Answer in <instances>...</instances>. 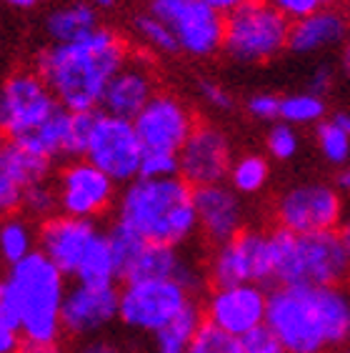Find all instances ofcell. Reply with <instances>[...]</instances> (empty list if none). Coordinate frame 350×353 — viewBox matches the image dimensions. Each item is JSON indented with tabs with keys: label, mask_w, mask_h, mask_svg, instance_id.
Here are the masks:
<instances>
[{
	"label": "cell",
	"mask_w": 350,
	"mask_h": 353,
	"mask_svg": "<svg viewBox=\"0 0 350 353\" xmlns=\"http://www.w3.org/2000/svg\"><path fill=\"white\" fill-rule=\"evenodd\" d=\"M128 63V43L110 28H98L73 43H50L35 55V73L63 108L93 113L118 70Z\"/></svg>",
	"instance_id": "obj_1"
},
{
	"label": "cell",
	"mask_w": 350,
	"mask_h": 353,
	"mask_svg": "<svg viewBox=\"0 0 350 353\" xmlns=\"http://www.w3.org/2000/svg\"><path fill=\"white\" fill-rule=\"evenodd\" d=\"M350 296L340 285H278L265 326L288 353H325L348 343Z\"/></svg>",
	"instance_id": "obj_2"
},
{
	"label": "cell",
	"mask_w": 350,
	"mask_h": 353,
	"mask_svg": "<svg viewBox=\"0 0 350 353\" xmlns=\"http://www.w3.org/2000/svg\"><path fill=\"white\" fill-rule=\"evenodd\" d=\"M118 223L150 243L183 245L198 231L196 188L181 176L143 178L125 183L118 196Z\"/></svg>",
	"instance_id": "obj_3"
},
{
	"label": "cell",
	"mask_w": 350,
	"mask_h": 353,
	"mask_svg": "<svg viewBox=\"0 0 350 353\" xmlns=\"http://www.w3.org/2000/svg\"><path fill=\"white\" fill-rule=\"evenodd\" d=\"M65 293V273L41 251L8 265L0 283V296L21 316L25 341L38 343H58L61 339Z\"/></svg>",
	"instance_id": "obj_4"
},
{
	"label": "cell",
	"mask_w": 350,
	"mask_h": 353,
	"mask_svg": "<svg viewBox=\"0 0 350 353\" xmlns=\"http://www.w3.org/2000/svg\"><path fill=\"white\" fill-rule=\"evenodd\" d=\"M273 281L278 285H340L350 273V253L340 231L298 236L285 228L270 233Z\"/></svg>",
	"instance_id": "obj_5"
},
{
	"label": "cell",
	"mask_w": 350,
	"mask_h": 353,
	"mask_svg": "<svg viewBox=\"0 0 350 353\" xmlns=\"http://www.w3.org/2000/svg\"><path fill=\"white\" fill-rule=\"evenodd\" d=\"M290 26L270 0H250L225 18L223 50L238 63H268L288 48Z\"/></svg>",
	"instance_id": "obj_6"
},
{
	"label": "cell",
	"mask_w": 350,
	"mask_h": 353,
	"mask_svg": "<svg viewBox=\"0 0 350 353\" xmlns=\"http://www.w3.org/2000/svg\"><path fill=\"white\" fill-rule=\"evenodd\" d=\"M193 303V293L175 279L125 281L121 288V321L125 328L158 333Z\"/></svg>",
	"instance_id": "obj_7"
},
{
	"label": "cell",
	"mask_w": 350,
	"mask_h": 353,
	"mask_svg": "<svg viewBox=\"0 0 350 353\" xmlns=\"http://www.w3.org/2000/svg\"><path fill=\"white\" fill-rule=\"evenodd\" d=\"M63 105L35 70L8 75L0 90V128L8 141H23L45 125Z\"/></svg>",
	"instance_id": "obj_8"
},
{
	"label": "cell",
	"mask_w": 350,
	"mask_h": 353,
	"mask_svg": "<svg viewBox=\"0 0 350 353\" xmlns=\"http://www.w3.org/2000/svg\"><path fill=\"white\" fill-rule=\"evenodd\" d=\"M148 13L161 18L173 30L183 53L208 58L223 50L225 15L203 0H148Z\"/></svg>",
	"instance_id": "obj_9"
},
{
	"label": "cell",
	"mask_w": 350,
	"mask_h": 353,
	"mask_svg": "<svg viewBox=\"0 0 350 353\" xmlns=\"http://www.w3.org/2000/svg\"><path fill=\"white\" fill-rule=\"evenodd\" d=\"M213 285L265 283L273 281V243L270 233L243 228L236 238L218 245L208 265Z\"/></svg>",
	"instance_id": "obj_10"
},
{
	"label": "cell",
	"mask_w": 350,
	"mask_h": 353,
	"mask_svg": "<svg viewBox=\"0 0 350 353\" xmlns=\"http://www.w3.org/2000/svg\"><path fill=\"white\" fill-rule=\"evenodd\" d=\"M276 218L280 228L298 236L336 231L343 225V201L328 183H300L278 196Z\"/></svg>",
	"instance_id": "obj_11"
},
{
	"label": "cell",
	"mask_w": 350,
	"mask_h": 353,
	"mask_svg": "<svg viewBox=\"0 0 350 353\" xmlns=\"http://www.w3.org/2000/svg\"><path fill=\"white\" fill-rule=\"evenodd\" d=\"M88 161L108 173L115 183H130L141 176L143 143L135 133L133 121L118 118L110 113H98Z\"/></svg>",
	"instance_id": "obj_12"
},
{
	"label": "cell",
	"mask_w": 350,
	"mask_h": 353,
	"mask_svg": "<svg viewBox=\"0 0 350 353\" xmlns=\"http://www.w3.org/2000/svg\"><path fill=\"white\" fill-rule=\"evenodd\" d=\"M55 188H58L61 213L73 218L95 221L115 203V181L88 158L70 161L58 173Z\"/></svg>",
	"instance_id": "obj_13"
},
{
	"label": "cell",
	"mask_w": 350,
	"mask_h": 353,
	"mask_svg": "<svg viewBox=\"0 0 350 353\" xmlns=\"http://www.w3.org/2000/svg\"><path fill=\"white\" fill-rule=\"evenodd\" d=\"M133 125L143 143V150L181 153L198 123L178 95L155 93L148 105L133 118Z\"/></svg>",
	"instance_id": "obj_14"
},
{
	"label": "cell",
	"mask_w": 350,
	"mask_h": 353,
	"mask_svg": "<svg viewBox=\"0 0 350 353\" xmlns=\"http://www.w3.org/2000/svg\"><path fill=\"white\" fill-rule=\"evenodd\" d=\"M203 316L213 326L243 339L245 333L265 326L268 293L262 291L260 283L213 285L203 306Z\"/></svg>",
	"instance_id": "obj_15"
},
{
	"label": "cell",
	"mask_w": 350,
	"mask_h": 353,
	"mask_svg": "<svg viewBox=\"0 0 350 353\" xmlns=\"http://www.w3.org/2000/svg\"><path fill=\"white\" fill-rule=\"evenodd\" d=\"M121 291L115 285L75 283L63 301V331L73 339H93L118 321Z\"/></svg>",
	"instance_id": "obj_16"
},
{
	"label": "cell",
	"mask_w": 350,
	"mask_h": 353,
	"mask_svg": "<svg viewBox=\"0 0 350 353\" xmlns=\"http://www.w3.org/2000/svg\"><path fill=\"white\" fill-rule=\"evenodd\" d=\"M230 165L233 156L228 136L210 123H198L181 148V178H185L193 188L223 183Z\"/></svg>",
	"instance_id": "obj_17"
},
{
	"label": "cell",
	"mask_w": 350,
	"mask_h": 353,
	"mask_svg": "<svg viewBox=\"0 0 350 353\" xmlns=\"http://www.w3.org/2000/svg\"><path fill=\"white\" fill-rule=\"evenodd\" d=\"M101 233L103 231L90 218L55 213L38 225V251L45 253L65 276H75L83 256Z\"/></svg>",
	"instance_id": "obj_18"
},
{
	"label": "cell",
	"mask_w": 350,
	"mask_h": 353,
	"mask_svg": "<svg viewBox=\"0 0 350 353\" xmlns=\"http://www.w3.org/2000/svg\"><path fill=\"white\" fill-rule=\"evenodd\" d=\"M50 163L53 161L38 156L15 141H8L0 148V208L3 213L13 216L15 211H21L25 190L41 181H48Z\"/></svg>",
	"instance_id": "obj_19"
},
{
	"label": "cell",
	"mask_w": 350,
	"mask_h": 353,
	"mask_svg": "<svg viewBox=\"0 0 350 353\" xmlns=\"http://www.w3.org/2000/svg\"><path fill=\"white\" fill-rule=\"evenodd\" d=\"M238 196L240 193L223 183L196 188L198 231L208 241L220 245L243 231V203Z\"/></svg>",
	"instance_id": "obj_20"
},
{
	"label": "cell",
	"mask_w": 350,
	"mask_h": 353,
	"mask_svg": "<svg viewBox=\"0 0 350 353\" xmlns=\"http://www.w3.org/2000/svg\"><path fill=\"white\" fill-rule=\"evenodd\" d=\"M155 93L158 90H155V78H153V70H150V61L138 55V58H128V63L110 81L108 90L103 95L101 108L103 113L133 121L148 105Z\"/></svg>",
	"instance_id": "obj_21"
},
{
	"label": "cell",
	"mask_w": 350,
	"mask_h": 353,
	"mask_svg": "<svg viewBox=\"0 0 350 353\" xmlns=\"http://www.w3.org/2000/svg\"><path fill=\"white\" fill-rule=\"evenodd\" d=\"M350 23L348 15L340 8H330L323 13L308 15L303 21H296L290 26L288 50L296 55L320 53L325 48H336L348 38Z\"/></svg>",
	"instance_id": "obj_22"
},
{
	"label": "cell",
	"mask_w": 350,
	"mask_h": 353,
	"mask_svg": "<svg viewBox=\"0 0 350 353\" xmlns=\"http://www.w3.org/2000/svg\"><path fill=\"white\" fill-rule=\"evenodd\" d=\"M98 13L90 3H68L50 10L45 18V33L50 43H73L81 41L93 30H98Z\"/></svg>",
	"instance_id": "obj_23"
},
{
	"label": "cell",
	"mask_w": 350,
	"mask_h": 353,
	"mask_svg": "<svg viewBox=\"0 0 350 353\" xmlns=\"http://www.w3.org/2000/svg\"><path fill=\"white\" fill-rule=\"evenodd\" d=\"M73 279L75 283H88V285H115V281L121 279L118 261H115L113 248H110L108 233H101V236L95 238L93 245L83 256Z\"/></svg>",
	"instance_id": "obj_24"
},
{
	"label": "cell",
	"mask_w": 350,
	"mask_h": 353,
	"mask_svg": "<svg viewBox=\"0 0 350 353\" xmlns=\"http://www.w3.org/2000/svg\"><path fill=\"white\" fill-rule=\"evenodd\" d=\"M203 321H205L203 311L196 303H190L178 319H173L163 331L155 333V353H188Z\"/></svg>",
	"instance_id": "obj_25"
},
{
	"label": "cell",
	"mask_w": 350,
	"mask_h": 353,
	"mask_svg": "<svg viewBox=\"0 0 350 353\" xmlns=\"http://www.w3.org/2000/svg\"><path fill=\"white\" fill-rule=\"evenodd\" d=\"M38 251V231L21 216H8L0 225V256L8 265L28 259Z\"/></svg>",
	"instance_id": "obj_26"
},
{
	"label": "cell",
	"mask_w": 350,
	"mask_h": 353,
	"mask_svg": "<svg viewBox=\"0 0 350 353\" xmlns=\"http://www.w3.org/2000/svg\"><path fill=\"white\" fill-rule=\"evenodd\" d=\"M268 178H270V165L258 153H245V156L236 158L228 173L230 188L236 190V193H240V196H253V193L262 190L265 183H268Z\"/></svg>",
	"instance_id": "obj_27"
},
{
	"label": "cell",
	"mask_w": 350,
	"mask_h": 353,
	"mask_svg": "<svg viewBox=\"0 0 350 353\" xmlns=\"http://www.w3.org/2000/svg\"><path fill=\"white\" fill-rule=\"evenodd\" d=\"M325 116V101L323 95H316L310 90L293 93L280 98V121L290 125H318L320 118Z\"/></svg>",
	"instance_id": "obj_28"
},
{
	"label": "cell",
	"mask_w": 350,
	"mask_h": 353,
	"mask_svg": "<svg viewBox=\"0 0 350 353\" xmlns=\"http://www.w3.org/2000/svg\"><path fill=\"white\" fill-rule=\"evenodd\" d=\"M318 148L330 165H348L350 161V133H345L333 118L320 121L316 128Z\"/></svg>",
	"instance_id": "obj_29"
},
{
	"label": "cell",
	"mask_w": 350,
	"mask_h": 353,
	"mask_svg": "<svg viewBox=\"0 0 350 353\" xmlns=\"http://www.w3.org/2000/svg\"><path fill=\"white\" fill-rule=\"evenodd\" d=\"M108 241H110V248H113L115 261H118L121 279H125L128 268L143 253V248L148 245V241H145L141 233H135L133 228H128V225L118 223V221H115V225L108 231Z\"/></svg>",
	"instance_id": "obj_30"
},
{
	"label": "cell",
	"mask_w": 350,
	"mask_h": 353,
	"mask_svg": "<svg viewBox=\"0 0 350 353\" xmlns=\"http://www.w3.org/2000/svg\"><path fill=\"white\" fill-rule=\"evenodd\" d=\"M133 28H135V35H138L148 48L158 50V53H178V50H181L173 30H170L161 18H155L153 13H141L135 18Z\"/></svg>",
	"instance_id": "obj_31"
},
{
	"label": "cell",
	"mask_w": 350,
	"mask_h": 353,
	"mask_svg": "<svg viewBox=\"0 0 350 353\" xmlns=\"http://www.w3.org/2000/svg\"><path fill=\"white\" fill-rule=\"evenodd\" d=\"M188 353H243V343L238 336H230L228 331L203 321Z\"/></svg>",
	"instance_id": "obj_32"
},
{
	"label": "cell",
	"mask_w": 350,
	"mask_h": 353,
	"mask_svg": "<svg viewBox=\"0 0 350 353\" xmlns=\"http://www.w3.org/2000/svg\"><path fill=\"white\" fill-rule=\"evenodd\" d=\"M95 118L98 113H73L70 110V123H68V133H65V156L78 161V158L88 156V145H90V138H93L95 128Z\"/></svg>",
	"instance_id": "obj_33"
},
{
	"label": "cell",
	"mask_w": 350,
	"mask_h": 353,
	"mask_svg": "<svg viewBox=\"0 0 350 353\" xmlns=\"http://www.w3.org/2000/svg\"><path fill=\"white\" fill-rule=\"evenodd\" d=\"M30 218H38V221H45V218L55 216V211H61V203H58V188L50 185L48 181L30 185L25 190V198H23V208Z\"/></svg>",
	"instance_id": "obj_34"
},
{
	"label": "cell",
	"mask_w": 350,
	"mask_h": 353,
	"mask_svg": "<svg viewBox=\"0 0 350 353\" xmlns=\"http://www.w3.org/2000/svg\"><path fill=\"white\" fill-rule=\"evenodd\" d=\"M141 176L143 178H173V176H181V153H165V150H143Z\"/></svg>",
	"instance_id": "obj_35"
},
{
	"label": "cell",
	"mask_w": 350,
	"mask_h": 353,
	"mask_svg": "<svg viewBox=\"0 0 350 353\" xmlns=\"http://www.w3.org/2000/svg\"><path fill=\"white\" fill-rule=\"evenodd\" d=\"M298 145H300V138H298L296 125L280 121L278 125H273V128L268 130V150H270V156L278 158V161L296 158Z\"/></svg>",
	"instance_id": "obj_36"
},
{
	"label": "cell",
	"mask_w": 350,
	"mask_h": 353,
	"mask_svg": "<svg viewBox=\"0 0 350 353\" xmlns=\"http://www.w3.org/2000/svg\"><path fill=\"white\" fill-rule=\"evenodd\" d=\"M290 23L303 21L308 15L323 13L330 8H338V0H270Z\"/></svg>",
	"instance_id": "obj_37"
},
{
	"label": "cell",
	"mask_w": 350,
	"mask_h": 353,
	"mask_svg": "<svg viewBox=\"0 0 350 353\" xmlns=\"http://www.w3.org/2000/svg\"><path fill=\"white\" fill-rule=\"evenodd\" d=\"M240 343H243V353H288L283 346V341L278 339L268 326H260L256 331L245 333L240 339Z\"/></svg>",
	"instance_id": "obj_38"
},
{
	"label": "cell",
	"mask_w": 350,
	"mask_h": 353,
	"mask_svg": "<svg viewBox=\"0 0 350 353\" xmlns=\"http://www.w3.org/2000/svg\"><path fill=\"white\" fill-rule=\"evenodd\" d=\"M248 113L258 121H276L280 118V98L273 93H258L248 101Z\"/></svg>",
	"instance_id": "obj_39"
},
{
	"label": "cell",
	"mask_w": 350,
	"mask_h": 353,
	"mask_svg": "<svg viewBox=\"0 0 350 353\" xmlns=\"http://www.w3.org/2000/svg\"><path fill=\"white\" fill-rule=\"evenodd\" d=\"M198 95L208 103L210 108H216V110H230V108H233V98H230V93L223 88V85H218V83H213V81H200V83H198Z\"/></svg>",
	"instance_id": "obj_40"
},
{
	"label": "cell",
	"mask_w": 350,
	"mask_h": 353,
	"mask_svg": "<svg viewBox=\"0 0 350 353\" xmlns=\"http://www.w3.org/2000/svg\"><path fill=\"white\" fill-rule=\"evenodd\" d=\"M73 353H123V351H121V346H118V343H113V341L93 336V339L83 341L81 346L75 348Z\"/></svg>",
	"instance_id": "obj_41"
},
{
	"label": "cell",
	"mask_w": 350,
	"mask_h": 353,
	"mask_svg": "<svg viewBox=\"0 0 350 353\" xmlns=\"http://www.w3.org/2000/svg\"><path fill=\"white\" fill-rule=\"evenodd\" d=\"M330 83H333V75H330V68H318L316 73H313V78H310L308 83V90L316 95H325L330 88Z\"/></svg>",
	"instance_id": "obj_42"
},
{
	"label": "cell",
	"mask_w": 350,
	"mask_h": 353,
	"mask_svg": "<svg viewBox=\"0 0 350 353\" xmlns=\"http://www.w3.org/2000/svg\"><path fill=\"white\" fill-rule=\"evenodd\" d=\"M203 3H208L213 10H218L220 15L228 18L230 13H236L238 8H243L245 3H250V0H203Z\"/></svg>",
	"instance_id": "obj_43"
},
{
	"label": "cell",
	"mask_w": 350,
	"mask_h": 353,
	"mask_svg": "<svg viewBox=\"0 0 350 353\" xmlns=\"http://www.w3.org/2000/svg\"><path fill=\"white\" fill-rule=\"evenodd\" d=\"M15 353H63L58 343H38V341H23Z\"/></svg>",
	"instance_id": "obj_44"
},
{
	"label": "cell",
	"mask_w": 350,
	"mask_h": 353,
	"mask_svg": "<svg viewBox=\"0 0 350 353\" xmlns=\"http://www.w3.org/2000/svg\"><path fill=\"white\" fill-rule=\"evenodd\" d=\"M45 0H6V6L15 8V10H30V8L41 6Z\"/></svg>",
	"instance_id": "obj_45"
},
{
	"label": "cell",
	"mask_w": 350,
	"mask_h": 353,
	"mask_svg": "<svg viewBox=\"0 0 350 353\" xmlns=\"http://www.w3.org/2000/svg\"><path fill=\"white\" fill-rule=\"evenodd\" d=\"M333 121H336L338 125L345 130V133H350V113H336V116H333Z\"/></svg>",
	"instance_id": "obj_46"
},
{
	"label": "cell",
	"mask_w": 350,
	"mask_h": 353,
	"mask_svg": "<svg viewBox=\"0 0 350 353\" xmlns=\"http://www.w3.org/2000/svg\"><path fill=\"white\" fill-rule=\"evenodd\" d=\"M340 238H343L345 248H348V253H350V218L343 221V225H340Z\"/></svg>",
	"instance_id": "obj_47"
},
{
	"label": "cell",
	"mask_w": 350,
	"mask_h": 353,
	"mask_svg": "<svg viewBox=\"0 0 350 353\" xmlns=\"http://www.w3.org/2000/svg\"><path fill=\"white\" fill-rule=\"evenodd\" d=\"M88 3H90V6H93L95 10H98V8H103V10H108V8H113V6H115V0H88Z\"/></svg>",
	"instance_id": "obj_48"
},
{
	"label": "cell",
	"mask_w": 350,
	"mask_h": 353,
	"mask_svg": "<svg viewBox=\"0 0 350 353\" xmlns=\"http://www.w3.org/2000/svg\"><path fill=\"white\" fill-rule=\"evenodd\" d=\"M343 68H345V73L350 75V43H348V48L343 50Z\"/></svg>",
	"instance_id": "obj_49"
},
{
	"label": "cell",
	"mask_w": 350,
	"mask_h": 353,
	"mask_svg": "<svg viewBox=\"0 0 350 353\" xmlns=\"http://www.w3.org/2000/svg\"><path fill=\"white\" fill-rule=\"evenodd\" d=\"M340 185L350 190V168H345V170H343V176H340Z\"/></svg>",
	"instance_id": "obj_50"
},
{
	"label": "cell",
	"mask_w": 350,
	"mask_h": 353,
	"mask_svg": "<svg viewBox=\"0 0 350 353\" xmlns=\"http://www.w3.org/2000/svg\"><path fill=\"white\" fill-rule=\"evenodd\" d=\"M340 353H350V343H345V346L340 348Z\"/></svg>",
	"instance_id": "obj_51"
},
{
	"label": "cell",
	"mask_w": 350,
	"mask_h": 353,
	"mask_svg": "<svg viewBox=\"0 0 350 353\" xmlns=\"http://www.w3.org/2000/svg\"><path fill=\"white\" fill-rule=\"evenodd\" d=\"M348 343H350V323H348Z\"/></svg>",
	"instance_id": "obj_52"
}]
</instances>
